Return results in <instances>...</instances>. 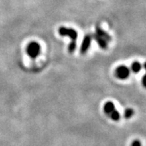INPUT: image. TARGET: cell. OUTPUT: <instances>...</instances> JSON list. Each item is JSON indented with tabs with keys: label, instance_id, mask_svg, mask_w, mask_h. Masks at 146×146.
Listing matches in <instances>:
<instances>
[{
	"label": "cell",
	"instance_id": "277c9868",
	"mask_svg": "<svg viewBox=\"0 0 146 146\" xmlns=\"http://www.w3.org/2000/svg\"><path fill=\"white\" fill-rule=\"evenodd\" d=\"M91 36L89 35H86V36L84 37L83 42H82V45H81V49H80V51L82 54L87 51V50L89 49V46H90V43H91Z\"/></svg>",
	"mask_w": 146,
	"mask_h": 146
},
{
	"label": "cell",
	"instance_id": "8992f818",
	"mask_svg": "<svg viewBox=\"0 0 146 146\" xmlns=\"http://www.w3.org/2000/svg\"><path fill=\"white\" fill-rule=\"evenodd\" d=\"M96 32H97V36H99L101 37H102V38H104L106 41H110V36L106 33L103 30H102L100 28L98 27H97V29H96Z\"/></svg>",
	"mask_w": 146,
	"mask_h": 146
},
{
	"label": "cell",
	"instance_id": "52a82bcc",
	"mask_svg": "<svg viewBox=\"0 0 146 146\" xmlns=\"http://www.w3.org/2000/svg\"><path fill=\"white\" fill-rule=\"evenodd\" d=\"M95 39H96V41L98 42V45H99L100 46L102 47V48H103V49H106V48L107 43H106V41L105 40L104 38H102V37H101V36H97V35H96V36H95Z\"/></svg>",
	"mask_w": 146,
	"mask_h": 146
},
{
	"label": "cell",
	"instance_id": "4fadbf2b",
	"mask_svg": "<svg viewBox=\"0 0 146 146\" xmlns=\"http://www.w3.org/2000/svg\"><path fill=\"white\" fill-rule=\"evenodd\" d=\"M142 84L145 88H146V74L144 75V76L142 78Z\"/></svg>",
	"mask_w": 146,
	"mask_h": 146
},
{
	"label": "cell",
	"instance_id": "6da1fadb",
	"mask_svg": "<svg viewBox=\"0 0 146 146\" xmlns=\"http://www.w3.org/2000/svg\"><path fill=\"white\" fill-rule=\"evenodd\" d=\"M40 50H41V46L36 42H31L29 44V46L27 47V54L32 58L37 57L40 53Z\"/></svg>",
	"mask_w": 146,
	"mask_h": 146
},
{
	"label": "cell",
	"instance_id": "5b68a950",
	"mask_svg": "<svg viewBox=\"0 0 146 146\" xmlns=\"http://www.w3.org/2000/svg\"><path fill=\"white\" fill-rule=\"evenodd\" d=\"M115 110V106L114 104V102H106V103L104 104V106H103V110H104V112L106 114V115H109L113 110Z\"/></svg>",
	"mask_w": 146,
	"mask_h": 146
},
{
	"label": "cell",
	"instance_id": "5bb4252c",
	"mask_svg": "<svg viewBox=\"0 0 146 146\" xmlns=\"http://www.w3.org/2000/svg\"><path fill=\"white\" fill-rule=\"evenodd\" d=\"M144 68H145V69L146 70V63H145V64H144Z\"/></svg>",
	"mask_w": 146,
	"mask_h": 146
},
{
	"label": "cell",
	"instance_id": "ba28073f",
	"mask_svg": "<svg viewBox=\"0 0 146 146\" xmlns=\"http://www.w3.org/2000/svg\"><path fill=\"white\" fill-rule=\"evenodd\" d=\"M109 115L110 117V119L112 120H114V121H119L120 119V118H121L120 113L118 110H113Z\"/></svg>",
	"mask_w": 146,
	"mask_h": 146
},
{
	"label": "cell",
	"instance_id": "3957f363",
	"mask_svg": "<svg viewBox=\"0 0 146 146\" xmlns=\"http://www.w3.org/2000/svg\"><path fill=\"white\" fill-rule=\"evenodd\" d=\"M58 33L61 36H68L72 39V41H76L77 38V33L72 29H68L65 27H60L58 29Z\"/></svg>",
	"mask_w": 146,
	"mask_h": 146
},
{
	"label": "cell",
	"instance_id": "7a4b0ae2",
	"mask_svg": "<svg viewBox=\"0 0 146 146\" xmlns=\"http://www.w3.org/2000/svg\"><path fill=\"white\" fill-rule=\"evenodd\" d=\"M130 75V70L126 66H119L115 70V76L120 80H126Z\"/></svg>",
	"mask_w": 146,
	"mask_h": 146
},
{
	"label": "cell",
	"instance_id": "8fae6325",
	"mask_svg": "<svg viewBox=\"0 0 146 146\" xmlns=\"http://www.w3.org/2000/svg\"><path fill=\"white\" fill-rule=\"evenodd\" d=\"M76 47V41H72L70 46H69V51H70V53H72L75 50Z\"/></svg>",
	"mask_w": 146,
	"mask_h": 146
},
{
	"label": "cell",
	"instance_id": "30bf717a",
	"mask_svg": "<svg viewBox=\"0 0 146 146\" xmlns=\"http://www.w3.org/2000/svg\"><path fill=\"white\" fill-rule=\"evenodd\" d=\"M134 115V110L133 109H131V108H127V109L125 110V111H124V117H125L126 119H131L132 116Z\"/></svg>",
	"mask_w": 146,
	"mask_h": 146
},
{
	"label": "cell",
	"instance_id": "7c38bea8",
	"mask_svg": "<svg viewBox=\"0 0 146 146\" xmlns=\"http://www.w3.org/2000/svg\"><path fill=\"white\" fill-rule=\"evenodd\" d=\"M131 146H141V142L139 140H135L132 141Z\"/></svg>",
	"mask_w": 146,
	"mask_h": 146
},
{
	"label": "cell",
	"instance_id": "9c48e42d",
	"mask_svg": "<svg viewBox=\"0 0 146 146\" xmlns=\"http://www.w3.org/2000/svg\"><path fill=\"white\" fill-rule=\"evenodd\" d=\"M141 64L139 62H134L131 65V70L134 73L140 72V71L141 70Z\"/></svg>",
	"mask_w": 146,
	"mask_h": 146
}]
</instances>
